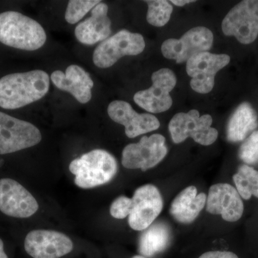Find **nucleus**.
I'll return each instance as SVG.
<instances>
[{
	"label": "nucleus",
	"mask_w": 258,
	"mask_h": 258,
	"mask_svg": "<svg viewBox=\"0 0 258 258\" xmlns=\"http://www.w3.org/2000/svg\"><path fill=\"white\" fill-rule=\"evenodd\" d=\"M165 138L161 134L144 136L137 144H131L122 152V165L126 169L145 171L161 162L167 154Z\"/></svg>",
	"instance_id": "obj_8"
},
{
	"label": "nucleus",
	"mask_w": 258,
	"mask_h": 258,
	"mask_svg": "<svg viewBox=\"0 0 258 258\" xmlns=\"http://www.w3.org/2000/svg\"><path fill=\"white\" fill-rule=\"evenodd\" d=\"M50 77L40 70L7 75L0 79V107L13 110L39 101L48 92Z\"/></svg>",
	"instance_id": "obj_1"
},
{
	"label": "nucleus",
	"mask_w": 258,
	"mask_h": 258,
	"mask_svg": "<svg viewBox=\"0 0 258 258\" xmlns=\"http://www.w3.org/2000/svg\"><path fill=\"white\" fill-rule=\"evenodd\" d=\"M206 210L212 215H221L225 221L237 222L243 215V201L233 186L219 183L209 190Z\"/></svg>",
	"instance_id": "obj_15"
},
{
	"label": "nucleus",
	"mask_w": 258,
	"mask_h": 258,
	"mask_svg": "<svg viewBox=\"0 0 258 258\" xmlns=\"http://www.w3.org/2000/svg\"><path fill=\"white\" fill-rule=\"evenodd\" d=\"M258 127L257 115L250 103L244 102L236 108L227 125V139L232 143L243 142Z\"/></svg>",
	"instance_id": "obj_20"
},
{
	"label": "nucleus",
	"mask_w": 258,
	"mask_h": 258,
	"mask_svg": "<svg viewBox=\"0 0 258 258\" xmlns=\"http://www.w3.org/2000/svg\"><path fill=\"white\" fill-rule=\"evenodd\" d=\"M171 3L176 5V6L183 7L185 5L195 3V1H194V0H192V1H191V0H171Z\"/></svg>",
	"instance_id": "obj_28"
},
{
	"label": "nucleus",
	"mask_w": 258,
	"mask_h": 258,
	"mask_svg": "<svg viewBox=\"0 0 258 258\" xmlns=\"http://www.w3.org/2000/svg\"><path fill=\"white\" fill-rule=\"evenodd\" d=\"M227 36H235L240 43H252L258 35V0H244L227 13L222 23Z\"/></svg>",
	"instance_id": "obj_7"
},
{
	"label": "nucleus",
	"mask_w": 258,
	"mask_h": 258,
	"mask_svg": "<svg viewBox=\"0 0 258 258\" xmlns=\"http://www.w3.org/2000/svg\"><path fill=\"white\" fill-rule=\"evenodd\" d=\"M41 139V133L35 125L0 111V154L34 147Z\"/></svg>",
	"instance_id": "obj_6"
},
{
	"label": "nucleus",
	"mask_w": 258,
	"mask_h": 258,
	"mask_svg": "<svg viewBox=\"0 0 258 258\" xmlns=\"http://www.w3.org/2000/svg\"><path fill=\"white\" fill-rule=\"evenodd\" d=\"M38 209L37 200L18 181L10 178L0 179V211L3 214L15 218H28Z\"/></svg>",
	"instance_id": "obj_13"
},
{
	"label": "nucleus",
	"mask_w": 258,
	"mask_h": 258,
	"mask_svg": "<svg viewBox=\"0 0 258 258\" xmlns=\"http://www.w3.org/2000/svg\"><path fill=\"white\" fill-rule=\"evenodd\" d=\"M145 45L141 34L120 30L97 46L93 52V63L100 69H108L124 56L142 53Z\"/></svg>",
	"instance_id": "obj_5"
},
{
	"label": "nucleus",
	"mask_w": 258,
	"mask_h": 258,
	"mask_svg": "<svg viewBox=\"0 0 258 258\" xmlns=\"http://www.w3.org/2000/svg\"><path fill=\"white\" fill-rule=\"evenodd\" d=\"M0 258H8V256L5 253L4 242L2 239H0Z\"/></svg>",
	"instance_id": "obj_29"
},
{
	"label": "nucleus",
	"mask_w": 258,
	"mask_h": 258,
	"mask_svg": "<svg viewBox=\"0 0 258 258\" xmlns=\"http://www.w3.org/2000/svg\"><path fill=\"white\" fill-rule=\"evenodd\" d=\"M132 201L128 224L136 231L147 229L162 211V197L154 185L140 186L134 192Z\"/></svg>",
	"instance_id": "obj_12"
},
{
	"label": "nucleus",
	"mask_w": 258,
	"mask_h": 258,
	"mask_svg": "<svg viewBox=\"0 0 258 258\" xmlns=\"http://www.w3.org/2000/svg\"><path fill=\"white\" fill-rule=\"evenodd\" d=\"M152 86L140 91L134 96V101L141 108L152 113H162L172 105L171 91L176 84V78L171 70L161 69L152 76Z\"/></svg>",
	"instance_id": "obj_10"
},
{
	"label": "nucleus",
	"mask_w": 258,
	"mask_h": 258,
	"mask_svg": "<svg viewBox=\"0 0 258 258\" xmlns=\"http://www.w3.org/2000/svg\"><path fill=\"white\" fill-rule=\"evenodd\" d=\"M52 83L61 91L72 95L79 103H87L92 98L93 80L91 76L83 68L71 64L66 72L55 71L51 74Z\"/></svg>",
	"instance_id": "obj_17"
},
{
	"label": "nucleus",
	"mask_w": 258,
	"mask_h": 258,
	"mask_svg": "<svg viewBox=\"0 0 258 258\" xmlns=\"http://www.w3.org/2000/svg\"><path fill=\"white\" fill-rule=\"evenodd\" d=\"M230 62L226 54L201 52L186 62V73L191 78L190 86L197 93L206 94L213 89L215 76Z\"/></svg>",
	"instance_id": "obj_11"
},
{
	"label": "nucleus",
	"mask_w": 258,
	"mask_h": 258,
	"mask_svg": "<svg viewBox=\"0 0 258 258\" xmlns=\"http://www.w3.org/2000/svg\"><path fill=\"white\" fill-rule=\"evenodd\" d=\"M47 40L45 30L36 20L15 11L0 14V42L20 50L41 48Z\"/></svg>",
	"instance_id": "obj_2"
},
{
	"label": "nucleus",
	"mask_w": 258,
	"mask_h": 258,
	"mask_svg": "<svg viewBox=\"0 0 258 258\" xmlns=\"http://www.w3.org/2000/svg\"><path fill=\"white\" fill-rule=\"evenodd\" d=\"M148 5L147 20L153 26L163 27L170 20L172 5L165 0L145 1Z\"/></svg>",
	"instance_id": "obj_23"
},
{
	"label": "nucleus",
	"mask_w": 258,
	"mask_h": 258,
	"mask_svg": "<svg viewBox=\"0 0 258 258\" xmlns=\"http://www.w3.org/2000/svg\"><path fill=\"white\" fill-rule=\"evenodd\" d=\"M213 34L205 27H196L186 32L180 39H168L161 45V52L176 63L187 62L193 56L208 52L213 43Z\"/></svg>",
	"instance_id": "obj_9"
},
{
	"label": "nucleus",
	"mask_w": 258,
	"mask_h": 258,
	"mask_svg": "<svg viewBox=\"0 0 258 258\" xmlns=\"http://www.w3.org/2000/svg\"><path fill=\"white\" fill-rule=\"evenodd\" d=\"M108 114L115 123L125 127V135L130 139L149 133L160 126L157 117L149 113H137L128 102H111L108 106Z\"/></svg>",
	"instance_id": "obj_16"
},
{
	"label": "nucleus",
	"mask_w": 258,
	"mask_h": 258,
	"mask_svg": "<svg viewBox=\"0 0 258 258\" xmlns=\"http://www.w3.org/2000/svg\"><path fill=\"white\" fill-rule=\"evenodd\" d=\"M232 179L241 198L248 200L254 196L258 199V171L252 166L242 164Z\"/></svg>",
	"instance_id": "obj_22"
},
{
	"label": "nucleus",
	"mask_w": 258,
	"mask_h": 258,
	"mask_svg": "<svg viewBox=\"0 0 258 258\" xmlns=\"http://www.w3.org/2000/svg\"><path fill=\"white\" fill-rule=\"evenodd\" d=\"M238 157L247 165L258 163V131H254L244 141L239 149Z\"/></svg>",
	"instance_id": "obj_25"
},
{
	"label": "nucleus",
	"mask_w": 258,
	"mask_h": 258,
	"mask_svg": "<svg viewBox=\"0 0 258 258\" xmlns=\"http://www.w3.org/2000/svg\"><path fill=\"white\" fill-rule=\"evenodd\" d=\"M73 249L72 240L57 231L33 230L25 237V251L33 258H60L70 253Z\"/></svg>",
	"instance_id": "obj_14"
},
{
	"label": "nucleus",
	"mask_w": 258,
	"mask_h": 258,
	"mask_svg": "<svg viewBox=\"0 0 258 258\" xmlns=\"http://www.w3.org/2000/svg\"><path fill=\"white\" fill-rule=\"evenodd\" d=\"M108 7L99 3L91 11L90 18L81 22L75 29V35L84 45L103 42L111 34V21L108 17Z\"/></svg>",
	"instance_id": "obj_18"
},
{
	"label": "nucleus",
	"mask_w": 258,
	"mask_h": 258,
	"mask_svg": "<svg viewBox=\"0 0 258 258\" xmlns=\"http://www.w3.org/2000/svg\"><path fill=\"white\" fill-rule=\"evenodd\" d=\"M199 258H239L233 252L229 251H210L202 254Z\"/></svg>",
	"instance_id": "obj_27"
},
{
	"label": "nucleus",
	"mask_w": 258,
	"mask_h": 258,
	"mask_svg": "<svg viewBox=\"0 0 258 258\" xmlns=\"http://www.w3.org/2000/svg\"><path fill=\"white\" fill-rule=\"evenodd\" d=\"M205 193L198 194L195 186H189L182 190L171 203L169 213L179 223H191L198 218L206 205Z\"/></svg>",
	"instance_id": "obj_19"
},
{
	"label": "nucleus",
	"mask_w": 258,
	"mask_h": 258,
	"mask_svg": "<svg viewBox=\"0 0 258 258\" xmlns=\"http://www.w3.org/2000/svg\"><path fill=\"white\" fill-rule=\"evenodd\" d=\"M132 199L120 196L115 199L110 208V214L115 219H124L130 215L132 209Z\"/></svg>",
	"instance_id": "obj_26"
},
{
	"label": "nucleus",
	"mask_w": 258,
	"mask_h": 258,
	"mask_svg": "<svg viewBox=\"0 0 258 258\" xmlns=\"http://www.w3.org/2000/svg\"><path fill=\"white\" fill-rule=\"evenodd\" d=\"M171 241V231L164 222L152 223L144 230L139 240V252L144 257H152L167 248Z\"/></svg>",
	"instance_id": "obj_21"
},
{
	"label": "nucleus",
	"mask_w": 258,
	"mask_h": 258,
	"mask_svg": "<svg viewBox=\"0 0 258 258\" xmlns=\"http://www.w3.org/2000/svg\"><path fill=\"white\" fill-rule=\"evenodd\" d=\"M211 115L200 116L197 110L187 113H178L174 115L169 123V131L173 142L180 144L186 139H193L197 143L209 146L215 143L218 137L216 128H212Z\"/></svg>",
	"instance_id": "obj_4"
},
{
	"label": "nucleus",
	"mask_w": 258,
	"mask_h": 258,
	"mask_svg": "<svg viewBox=\"0 0 258 258\" xmlns=\"http://www.w3.org/2000/svg\"><path fill=\"white\" fill-rule=\"evenodd\" d=\"M132 258H147V257H144V256H142V255H135V256H134V257H132Z\"/></svg>",
	"instance_id": "obj_30"
},
{
	"label": "nucleus",
	"mask_w": 258,
	"mask_h": 258,
	"mask_svg": "<svg viewBox=\"0 0 258 258\" xmlns=\"http://www.w3.org/2000/svg\"><path fill=\"white\" fill-rule=\"evenodd\" d=\"M69 170L76 176L75 184L82 189H91L106 184L116 174L115 157L103 149H95L71 161Z\"/></svg>",
	"instance_id": "obj_3"
},
{
	"label": "nucleus",
	"mask_w": 258,
	"mask_h": 258,
	"mask_svg": "<svg viewBox=\"0 0 258 258\" xmlns=\"http://www.w3.org/2000/svg\"><path fill=\"white\" fill-rule=\"evenodd\" d=\"M101 3L98 0H71L68 4L64 18L68 23L74 25Z\"/></svg>",
	"instance_id": "obj_24"
}]
</instances>
